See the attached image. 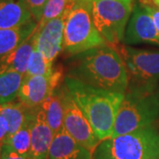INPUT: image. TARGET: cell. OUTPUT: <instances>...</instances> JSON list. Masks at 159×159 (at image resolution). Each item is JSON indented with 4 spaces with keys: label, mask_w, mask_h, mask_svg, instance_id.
Returning a JSON list of instances; mask_svg holds the SVG:
<instances>
[{
    "label": "cell",
    "mask_w": 159,
    "mask_h": 159,
    "mask_svg": "<svg viewBox=\"0 0 159 159\" xmlns=\"http://www.w3.org/2000/svg\"><path fill=\"white\" fill-rule=\"evenodd\" d=\"M8 136V125L4 117L0 114V148L6 142Z\"/></svg>",
    "instance_id": "d4e9b609"
},
{
    "label": "cell",
    "mask_w": 159,
    "mask_h": 159,
    "mask_svg": "<svg viewBox=\"0 0 159 159\" xmlns=\"http://www.w3.org/2000/svg\"><path fill=\"white\" fill-rule=\"evenodd\" d=\"M30 109L24 107L20 102H8L0 104V114L8 125V136L21 127L27 120ZM7 136V137H8Z\"/></svg>",
    "instance_id": "d6986e66"
},
{
    "label": "cell",
    "mask_w": 159,
    "mask_h": 159,
    "mask_svg": "<svg viewBox=\"0 0 159 159\" xmlns=\"http://www.w3.org/2000/svg\"><path fill=\"white\" fill-rule=\"evenodd\" d=\"M92 159H159V134L152 125L109 137L97 144Z\"/></svg>",
    "instance_id": "277c9868"
},
{
    "label": "cell",
    "mask_w": 159,
    "mask_h": 159,
    "mask_svg": "<svg viewBox=\"0 0 159 159\" xmlns=\"http://www.w3.org/2000/svg\"><path fill=\"white\" fill-rule=\"evenodd\" d=\"M0 159H31L29 157H25L20 154L17 153L16 151L12 150L11 148L3 144L1 147V156Z\"/></svg>",
    "instance_id": "cb8c5ba5"
},
{
    "label": "cell",
    "mask_w": 159,
    "mask_h": 159,
    "mask_svg": "<svg viewBox=\"0 0 159 159\" xmlns=\"http://www.w3.org/2000/svg\"><path fill=\"white\" fill-rule=\"evenodd\" d=\"M74 5V3L69 6L60 16L49 20L43 27L36 26V49L51 62H54L63 50L65 23Z\"/></svg>",
    "instance_id": "30bf717a"
},
{
    "label": "cell",
    "mask_w": 159,
    "mask_h": 159,
    "mask_svg": "<svg viewBox=\"0 0 159 159\" xmlns=\"http://www.w3.org/2000/svg\"><path fill=\"white\" fill-rule=\"evenodd\" d=\"M33 20L26 0L0 2V29H16Z\"/></svg>",
    "instance_id": "9a60e30c"
},
{
    "label": "cell",
    "mask_w": 159,
    "mask_h": 159,
    "mask_svg": "<svg viewBox=\"0 0 159 159\" xmlns=\"http://www.w3.org/2000/svg\"><path fill=\"white\" fill-rule=\"evenodd\" d=\"M58 92L64 111V128L76 142L92 152L100 140L95 134L89 122L76 103L64 80L58 87Z\"/></svg>",
    "instance_id": "ba28073f"
},
{
    "label": "cell",
    "mask_w": 159,
    "mask_h": 159,
    "mask_svg": "<svg viewBox=\"0 0 159 159\" xmlns=\"http://www.w3.org/2000/svg\"><path fill=\"white\" fill-rule=\"evenodd\" d=\"M48 159H92V152L76 142L63 126L54 134Z\"/></svg>",
    "instance_id": "5bb4252c"
},
{
    "label": "cell",
    "mask_w": 159,
    "mask_h": 159,
    "mask_svg": "<svg viewBox=\"0 0 159 159\" xmlns=\"http://www.w3.org/2000/svg\"><path fill=\"white\" fill-rule=\"evenodd\" d=\"M62 67H54L45 75L24 76L18 93V102L28 109L37 108L61 84Z\"/></svg>",
    "instance_id": "9c48e42d"
},
{
    "label": "cell",
    "mask_w": 159,
    "mask_h": 159,
    "mask_svg": "<svg viewBox=\"0 0 159 159\" xmlns=\"http://www.w3.org/2000/svg\"><path fill=\"white\" fill-rule=\"evenodd\" d=\"M36 29L27 39L15 49L0 57V74L6 72H17L26 74L28 65L32 53L36 48Z\"/></svg>",
    "instance_id": "4fadbf2b"
},
{
    "label": "cell",
    "mask_w": 159,
    "mask_h": 159,
    "mask_svg": "<svg viewBox=\"0 0 159 159\" xmlns=\"http://www.w3.org/2000/svg\"><path fill=\"white\" fill-rule=\"evenodd\" d=\"M63 80L100 142L111 136L124 94L97 89L67 75Z\"/></svg>",
    "instance_id": "7a4b0ae2"
},
{
    "label": "cell",
    "mask_w": 159,
    "mask_h": 159,
    "mask_svg": "<svg viewBox=\"0 0 159 159\" xmlns=\"http://www.w3.org/2000/svg\"><path fill=\"white\" fill-rule=\"evenodd\" d=\"M58 87L41 105V107L45 112L48 124L51 128V130L53 131L54 134H57L63 127V118H64V111H63L61 99L59 97Z\"/></svg>",
    "instance_id": "ac0fdd59"
},
{
    "label": "cell",
    "mask_w": 159,
    "mask_h": 159,
    "mask_svg": "<svg viewBox=\"0 0 159 159\" xmlns=\"http://www.w3.org/2000/svg\"><path fill=\"white\" fill-rule=\"evenodd\" d=\"M53 62L47 59L36 48L32 53L25 76L45 75L53 70Z\"/></svg>",
    "instance_id": "44dd1931"
},
{
    "label": "cell",
    "mask_w": 159,
    "mask_h": 159,
    "mask_svg": "<svg viewBox=\"0 0 159 159\" xmlns=\"http://www.w3.org/2000/svg\"><path fill=\"white\" fill-rule=\"evenodd\" d=\"M158 116V88L128 86L119 109L111 136L125 134L152 125Z\"/></svg>",
    "instance_id": "3957f363"
},
{
    "label": "cell",
    "mask_w": 159,
    "mask_h": 159,
    "mask_svg": "<svg viewBox=\"0 0 159 159\" xmlns=\"http://www.w3.org/2000/svg\"><path fill=\"white\" fill-rule=\"evenodd\" d=\"M33 118V109H30L27 120L15 133L6 138L4 144L25 157H30L31 151V126ZM31 158V157H30Z\"/></svg>",
    "instance_id": "e0dca14e"
},
{
    "label": "cell",
    "mask_w": 159,
    "mask_h": 159,
    "mask_svg": "<svg viewBox=\"0 0 159 159\" xmlns=\"http://www.w3.org/2000/svg\"><path fill=\"white\" fill-rule=\"evenodd\" d=\"M2 1H4V0H0V2H2Z\"/></svg>",
    "instance_id": "4dcf8cb0"
},
{
    "label": "cell",
    "mask_w": 159,
    "mask_h": 159,
    "mask_svg": "<svg viewBox=\"0 0 159 159\" xmlns=\"http://www.w3.org/2000/svg\"><path fill=\"white\" fill-rule=\"evenodd\" d=\"M105 44L107 43L96 28L87 6L81 1L74 0L65 23L63 52L74 57Z\"/></svg>",
    "instance_id": "8992f818"
},
{
    "label": "cell",
    "mask_w": 159,
    "mask_h": 159,
    "mask_svg": "<svg viewBox=\"0 0 159 159\" xmlns=\"http://www.w3.org/2000/svg\"><path fill=\"white\" fill-rule=\"evenodd\" d=\"M80 1H84V0H80ZM128 1H133V0H128Z\"/></svg>",
    "instance_id": "f1b7e54d"
},
{
    "label": "cell",
    "mask_w": 159,
    "mask_h": 159,
    "mask_svg": "<svg viewBox=\"0 0 159 159\" xmlns=\"http://www.w3.org/2000/svg\"><path fill=\"white\" fill-rule=\"evenodd\" d=\"M144 6V8L148 11V12L150 14V16L152 17L154 20V23L156 25V28L157 29L159 33V8L156 6Z\"/></svg>",
    "instance_id": "484cf974"
},
{
    "label": "cell",
    "mask_w": 159,
    "mask_h": 159,
    "mask_svg": "<svg viewBox=\"0 0 159 159\" xmlns=\"http://www.w3.org/2000/svg\"><path fill=\"white\" fill-rule=\"evenodd\" d=\"M54 137L46 115L43 108L39 106L33 109L31 126V159H48L49 149Z\"/></svg>",
    "instance_id": "7c38bea8"
},
{
    "label": "cell",
    "mask_w": 159,
    "mask_h": 159,
    "mask_svg": "<svg viewBox=\"0 0 159 159\" xmlns=\"http://www.w3.org/2000/svg\"><path fill=\"white\" fill-rule=\"evenodd\" d=\"M74 3V0H48L42 19L37 23V27L41 28L49 20L60 16L66 8Z\"/></svg>",
    "instance_id": "7402d4cb"
},
{
    "label": "cell",
    "mask_w": 159,
    "mask_h": 159,
    "mask_svg": "<svg viewBox=\"0 0 159 159\" xmlns=\"http://www.w3.org/2000/svg\"><path fill=\"white\" fill-rule=\"evenodd\" d=\"M36 26L37 22L33 20L16 29H0V57L20 45L34 32Z\"/></svg>",
    "instance_id": "2e32d148"
},
{
    "label": "cell",
    "mask_w": 159,
    "mask_h": 159,
    "mask_svg": "<svg viewBox=\"0 0 159 159\" xmlns=\"http://www.w3.org/2000/svg\"><path fill=\"white\" fill-rule=\"evenodd\" d=\"M123 42L126 45L142 43L159 45V33L153 19L141 4L134 6Z\"/></svg>",
    "instance_id": "8fae6325"
},
{
    "label": "cell",
    "mask_w": 159,
    "mask_h": 159,
    "mask_svg": "<svg viewBox=\"0 0 159 159\" xmlns=\"http://www.w3.org/2000/svg\"><path fill=\"white\" fill-rule=\"evenodd\" d=\"M66 75L97 89L122 94L128 86L125 64L117 49L109 43L74 56Z\"/></svg>",
    "instance_id": "6da1fadb"
},
{
    "label": "cell",
    "mask_w": 159,
    "mask_h": 159,
    "mask_svg": "<svg viewBox=\"0 0 159 159\" xmlns=\"http://www.w3.org/2000/svg\"><path fill=\"white\" fill-rule=\"evenodd\" d=\"M114 47L125 64L128 86L158 88L159 51L137 49L125 43H119Z\"/></svg>",
    "instance_id": "52a82bcc"
},
{
    "label": "cell",
    "mask_w": 159,
    "mask_h": 159,
    "mask_svg": "<svg viewBox=\"0 0 159 159\" xmlns=\"http://www.w3.org/2000/svg\"><path fill=\"white\" fill-rule=\"evenodd\" d=\"M81 2L87 6L96 28L106 43L113 46L121 43L134 9L133 1L84 0Z\"/></svg>",
    "instance_id": "5b68a950"
},
{
    "label": "cell",
    "mask_w": 159,
    "mask_h": 159,
    "mask_svg": "<svg viewBox=\"0 0 159 159\" xmlns=\"http://www.w3.org/2000/svg\"><path fill=\"white\" fill-rule=\"evenodd\" d=\"M0 156H1V148H0Z\"/></svg>",
    "instance_id": "f546056e"
},
{
    "label": "cell",
    "mask_w": 159,
    "mask_h": 159,
    "mask_svg": "<svg viewBox=\"0 0 159 159\" xmlns=\"http://www.w3.org/2000/svg\"><path fill=\"white\" fill-rule=\"evenodd\" d=\"M48 0H26L31 15L36 22L38 23L42 19L43 10Z\"/></svg>",
    "instance_id": "603a6c76"
},
{
    "label": "cell",
    "mask_w": 159,
    "mask_h": 159,
    "mask_svg": "<svg viewBox=\"0 0 159 159\" xmlns=\"http://www.w3.org/2000/svg\"><path fill=\"white\" fill-rule=\"evenodd\" d=\"M140 4L142 6H154V0H140Z\"/></svg>",
    "instance_id": "4316f807"
},
{
    "label": "cell",
    "mask_w": 159,
    "mask_h": 159,
    "mask_svg": "<svg viewBox=\"0 0 159 159\" xmlns=\"http://www.w3.org/2000/svg\"><path fill=\"white\" fill-rule=\"evenodd\" d=\"M24 76L17 72L0 74V104L11 102L17 99Z\"/></svg>",
    "instance_id": "ffe728a7"
},
{
    "label": "cell",
    "mask_w": 159,
    "mask_h": 159,
    "mask_svg": "<svg viewBox=\"0 0 159 159\" xmlns=\"http://www.w3.org/2000/svg\"><path fill=\"white\" fill-rule=\"evenodd\" d=\"M154 6L159 8V0H154Z\"/></svg>",
    "instance_id": "83f0119b"
}]
</instances>
